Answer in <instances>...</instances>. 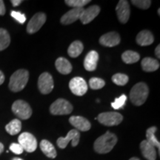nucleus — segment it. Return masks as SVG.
<instances>
[{
	"instance_id": "obj_1",
	"label": "nucleus",
	"mask_w": 160,
	"mask_h": 160,
	"mask_svg": "<svg viewBox=\"0 0 160 160\" xmlns=\"http://www.w3.org/2000/svg\"><path fill=\"white\" fill-rule=\"evenodd\" d=\"M117 142V137L114 133L107 131L105 134L99 137L94 142L95 151L98 153H108L113 148Z\"/></svg>"
},
{
	"instance_id": "obj_2",
	"label": "nucleus",
	"mask_w": 160,
	"mask_h": 160,
	"mask_svg": "<svg viewBox=\"0 0 160 160\" xmlns=\"http://www.w3.org/2000/svg\"><path fill=\"white\" fill-rule=\"evenodd\" d=\"M29 79V73L27 70L19 69L12 74L10 78L9 88L13 92L22 91Z\"/></svg>"
},
{
	"instance_id": "obj_3",
	"label": "nucleus",
	"mask_w": 160,
	"mask_h": 160,
	"mask_svg": "<svg viewBox=\"0 0 160 160\" xmlns=\"http://www.w3.org/2000/svg\"><path fill=\"white\" fill-rule=\"evenodd\" d=\"M149 94V89L148 85L144 82H139L132 88L130 92V99L131 102L136 106L142 105Z\"/></svg>"
},
{
	"instance_id": "obj_4",
	"label": "nucleus",
	"mask_w": 160,
	"mask_h": 160,
	"mask_svg": "<svg viewBox=\"0 0 160 160\" xmlns=\"http://www.w3.org/2000/svg\"><path fill=\"white\" fill-rule=\"evenodd\" d=\"M73 111V106L69 102L64 99H58L52 103L50 112L53 115H67Z\"/></svg>"
},
{
	"instance_id": "obj_5",
	"label": "nucleus",
	"mask_w": 160,
	"mask_h": 160,
	"mask_svg": "<svg viewBox=\"0 0 160 160\" xmlns=\"http://www.w3.org/2000/svg\"><path fill=\"white\" fill-rule=\"evenodd\" d=\"M12 111L21 119H28L31 117L32 109L31 106L23 100H17L12 105Z\"/></svg>"
},
{
	"instance_id": "obj_6",
	"label": "nucleus",
	"mask_w": 160,
	"mask_h": 160,
	"mask_svg": "<svg viewBox=\"0 0 160 160\" xmlns=\"http://www.w3.org/2000/svg\"><path fill=\"white\" fill-rule=\"evenodd\" d=\"M97 119L105 126H115L122 122L123 117L117 112H105L99 114Z\"/></svg>"
},
{
	"instance_id": "obj_7",
	"label": "nucleus",
	"mask_w": 160,
	"mask_h": 160,
	"mask_svg": "<svg viewBox=\"0 0 160 160\" xmlns=\"http://www.w3.org/2000/svg\"><path fill=\"white\" fill-rule=\"evenodd\" d=\"M19 144L22 147L24 151L32 153L37 148V141L34 136L28 132H24L18 138Z\"/></svg>"
},
{
	"instance_id": "obj_8",
	"label": "nucleus",
	"mask_w": 160,
	"mask_h": 160,
	"mask_svg": "<svg viewBox=\"0 0 160 160\" xmlns=\"http://www.w3.org/2000/svg\"><path fill=\"white\" fill-rule=\"evenodd\" d=\"M54 84L52 76L45 72L39 76L38 79V88L42 94H48L53 91Z\"/></svg>"
},
{
	"instance_id": "obj_9",
	"label": "nucleus",
	"mask_w": 160,
	"mask_h": 160,
	"mask_svg": "<svg viewBox=\"0 0 160 160\" xmlns=\"http://www.w3.org/2000/svg\"><path fill=\"white\" fill-rule=\"evenodd\" d=\"M69 88L73 94L79 97L85 95L88 91V85L85 80L79 77L73 78L70 81Z\"/></svg>"
},
{
	"instance_id": "obj_10",
	"label": "nucleus",
	"mask_w": 160,
	"mask_h": 160,
	"mask_svg": "<svg viewBox=\"0 0 160 160\" xmlns=\"http://www.w3.org/2000/svg\"><path fill=\"white\" fill-rule=\"evenodd\" d=\"M80 138L79 132L76 129H73L68 133L66 137H59L57 139V145L62 149L65 148L70 142H72V146L76 147L79 144Z\"/></svg>"
},
{
	"instance_id": "obj_11",
	"label": "nucleus",
	"mask_w": 160,
	"mask_h": 160,
	"mask_svg": "<svg viewBox=\"0 0 160 160\" xmlns=\"http://www.w3.org/2000/svg\"><path fill=\"white\" fill-rule=\"evenodd\" d=\"M46 22V15L44 13H37L31 18L27 25V32L30 34L37 33Z\"/></svg>"
},
{
	"instance_id": "obj_12",
	"label": "nucleus",
	"mask_w": 160,
	"mask_h": 160,
	"mask_svg": "<svg viewBox=\"0 0 160 160\" xmlns=\"http://www.w3.org/2000/svg\"><path fill=\"white\" fill-rule=\"evenodd\" d=\"M116 11L120 22L122 24L127 23L131 14V8L128 2L125 0H120L116 7Z\"/></svg>"
},
{
	"instance_id": "obj_13",
	"label": "nucleus",
	"mask_w": 160,
	"mask_h": 160,
	"mask_svg": "<svg viewBox=\"0 0 160 160\" xmlns=\"http://www.w3.org/2000/svg\"><path fill=\"white\" fill-rule=\"evenodd\" d=\"M100 12V8L98 5H92L88 8L83 9L80 15L79 19L84 25L88 24L93 21Z\"/></svg>"
},
{
	"instance_id": "obj_14",
	"label": "nucleus",
	"mask_w": 160,
	"mask_h": 160,
	"mask_svg": "<svg viewBox=\"0 0 160 160\" xmlns=\"http://www.w3.org/2000/svg\"><path fill=\"white\" fill-rule=\"evenodd\" d=\"M99 43L105 47H114L120 43V37L117 32H110L100 37Z\"/></svg>"
},
{
	"instance_id": "obj_15",
	"label": "nucleus",
	"mask_w": 160,
	"mask_h": 160,
	"mask_svg": "<svg viewBox=\"0 0 160 160\" xmlns=\"http://www.w3.org/2000/svg\"><path fill=\"white\" fill-rule=\"evenodd\" d=\"M69 122L73 127L77 128L76 130H77L78 131H88L91 128V122L88 120L80 116L71 117L69 119Z\"/></svg>"
},
{
	"instance_id": "obj_16",
	"label": "nucleus",
	"mask_w": 160,
	"mask_h": 160,
	"mask_svg": "<svg viewBox=\"0 0 160 160\" xmlns=\"http://www.w3.org/2000/svg\"><path fill=\"white\" fill-rule=\"evenodd\" d=\"M84 8H73L62 17L60 22L62 25H70L79 19L80 15Z\"/></svg>"
},
{
	"instance_id": "obj_17",
	"label": "nucleus",
	"mask_w": 160,
	"mask_h": 160,
	"mask_svg": "<svg viewBox=\"0 0 160 160\" xmlns=\"http://www.w3.org/2000/svg\"><path fill=\"white\" fill-rule=\"evenodd\" d=\"M99 61V54L97 51H90L84 60V67L88 71H93L97 68V62Z\"/></svg>"
},
{
	"instance_id": "obj_18",
	"label": "nucleus",
	"mask_w": 160,
	"mask_h": 160,
	"mask_svg": "<svg viewBox=\"0 0 160 160\" xmlns=\"http://www.w3.org/2000/svg\"><path fill=\"white\" fill-rule=\"evenodd\" d=\"M140 149L143 157L148 160H156L157 151L155 147L151 145L147 140H143L140 144Z\"/></svg>"
},
{
	"instance_id": "obj_19",
	"label": "nucleus",
	"mask_w": 160,
	"mask_h": 160,
	"mask_svg": "<svg viewBox=\"0 0 160 160\" xmlns=\"http://www.w3.org/2000/svg\"><path fill=\"white\" fill-rule=\"evenodd\" d=\"M137 42L141 46H148L154 41V37L151 31L144 30L140 31L137 36Z\"/></svg>"
},
{
	"instance_id": "obj_20",
	"label": "nucleus",
	"mask_w": 160,
	"mask_h": 160,
	"mask_svg": "<svg viewBox=\"0 0 160 160\" xmlns=\"http://www.w3.org/2000/svg\"><path fill=\"white\" fill-rule=\"evenodd\" d=\"M55 66L57 71L62 74H68L72 71V65L67 59L64 57H59L56 60Z\"/></svg>"
},
{
	"instance_id": "obj_21",
	"label": "nucleus",
	"mask_w": 160,
	"mask_h": 160,
	"mask_svg": "<svg viewBox=\"0 0 160 160\" xmlns=\"http://www.w3.org/2000/svg\"><path fill=\"white\" fill-rule=\"evenodd\" d=\"M142 70L145 72H153L158 70L159 68V62L157 59L151 57H145L142 60L141 62Z\"/></svg>"
},
{
	"instance_id": "obj_22",
	"label": "nucleus",
	"mask_w": 160,
	"mask_h": 160,
	"mask_svg": "<svg viewBox=\"0 0 160 160\" xmlns=\"http://www.w3.org/2000/svg\"><path fill=\"white\" fill-rule=\"evenodd\" d=\"M39 146L44 154L47 156L48 157L51 158V159H54V158L57 157V153L54 146L52 145L49 141H48V140L46 139L42 140Z\"/></svg>"
},
{
	"instance_id": "obj_23",
	"label": "nucleus",
	"mask_w": 160,
	"mask_h": 160,
	"mask_svg": "<svg viewBox=\"0 0 160 160\" xmlns=\"http://www.w3.org/2000/svg\"><path fill=\"white\" fill-rule=\"evenodd\" d=\"M84 46L82 42L80 41H74L71 43L68 49V53L70 57L72 58H76L81 54L82 52L83 51Z\"/></svg>"
},
{
	"instance_id": "obj_24",
	"label": "nucleus",
	"mask_w": 160,
	"mask_h": 160,
	"mask_svg": "<svg viewBox=\"0 0 160 160\" xmlns=\"http://www.w3.org/2000/svg\"><path fill=\"white\" fill-rule=\"evenodd\" d=\"M22 129V123L19 119H13L11 122H9L5 126V130L9 134L12 136L17 135L21 131Z\"/></svg>"
},
{
	"instance_id": "obj_25",
	"label": "nucleus",
	"mask_w": 160,
	"mask_h": 160,
	"mask_svg": "<svg viewBox=\"0 0 160 160\" xmlns=\"http://www.w3.org/2000/svg\"><path fill=\"white\" fill-rule=\"evenodd\" d=\"M140 59V56L137 52L126 51L122 55V59L126 64H133L137 62Z\"/></svg>"
},
{
	"instance_id": "obj_26",
	"label": "nucleus",
	"mask_w": 160,
	"mask_h": 160,
	"mask_svg": "<svg viewBox=\"0 0 160 160\" xmlns=\"http://www.w3.org/2000/svg\"><path fill=\"white\" fill-rule=\"evenodd\" d=\"M157 131V128L156 127H151L146 131V138H147V141L153 145V147L158 148L159 149L160 144L159 142L158 141L157 137H155V133Z\"/></svg>"
},
{
	"instance_id": "obj_27",
	"label": "nucleus",
	"mask_w": 160,
	"mask_h": 160,
	"mask_svg": "<svg viewBox=\"0 0 160 160\" xmlns=\"http://www.w3.org/2000/svg\"><path fill=\"white\" fill-rule=\"evenodd\" d=\"M11 43V37L5 29L0 28V51L8 47Z\"/></svg>"
},
{
	"instance_id": "obj_28",
	"label": "nucleus",
	"mask_w": 160,
	"mask_h": 160,
	"mask_svg": "<svg viewBox=\"0 0 160 160\" xmlns=\"http://www.w3.org/2000/svg\"><path fill=\"white\" fill-rule=\"evenodd\" d=\"M129 77L124 73H116L112 77V81L116 85L119 86H124L128 83Z\"/></svg>"
},
{
	"instance_id": "obj_29",
	"label": "nucleus",
	"mask_w": 160,
	"mask_h": 160,
	"mask_svg": "<svg viewBox=\"0 0 160 160\" xmlns=\"http://www.w3.org/2000/svg\"><path fill=\"white\" fill-rule=\"evenodd\" d=\"M66 5L73 8H83L85 5L91 2L90 0H66Z\"/></svg>"
},
{
	"instance_id": "obj_30",
	"label": "nucleus",
	"mask_w": 160,
	"mask_h": 160,
	"mask_svg": "<svg viewBox=\"0 0 160 160\" xmlns=\"http://www.w3.org/2000/svg\"><path fill=\"white\" fill-rule=\"evenodd\" d=\"M90 88L93 90H99L102 88L105 85V82L102 79L97 77H93L89 80Z\"/></svg>"
},
{
	"instance_id": "obj_31",
	"label": "nucleus",
	"mask_w": 160,
	"mask_h": 160,
	"mask_svg": "<svg viewBox=\"0 0 160 160\" xmlns=\"http://www.w3.org/2000/svg\"><path fill=\"white\" fill-rule=\"evenodd\" d=\"M131 2L136 7L143 10L149 8L151 5V1L150 0H132Z\"/></svg>"
},
{
	"instance_id": "obj_32",
	"label": "nucleus",
	"mask_w": 160,
	"mask_h": 160,
	"mask_svg": "<svg viewBox=\"0 0 160 160\" xmlns=\"http://www.w3.org/2000/svg\"><path fill=\"white\" fill-rule=\"evenodd\" d=\"M126 100H127V97L125 94L121 95L119 98H117L113 102L111 103V106L115 110H118L121 108H122L125 105Z\"/></svg>"
},
{
	"instance_id": "obj_33",
	"label": "nucleus",
	"mask_w": 160,
	"mask_h": 160,
	"mask_svg": "<svg viewBox=\"0 0 160 160\" xmlns=\"http://www.w3.org/2000/svg\"><path fill=\"white\" fill-rule=\"evenodd\" d=\"M11 15L12 17L14 18V19L17 20V21H18L19 23H21V24L25 23V22L26 21V17H25V14L20 13V12L11 11Z\"/></svg>"
},
{
	"instance_id": "obj_34",
	"label": "nucleus",
	"mask_w": 160,
	"mask_h": 160,
	"mask_svg": "<svg viewBox=\"0 0 160 160\" xmlns=\"http://www.w3.org/2000/svg\"><path fill=\"white\" fill-rule=\"evenodd\" d=\"M10 150H11L13 153H14L15 154L17 155L22 154L24 151L22 147L19 143H12L11 145H10Z\"/></svg>"
},
{
	"instance_id": "obj_35",
	"label": "nucleus",
	"mask_w": 160,
	"mask_h": 160,
	"mask_svg": "<svg viewBox=\"0 0 160 160\" xmlns=\"http://www.w3.org/2000/svg\"><path fill=\"white\" fill-rule=\"evenodd\" d=\"M5 6L2 0H0V16L5 14Z\"/></svg>"
},
{
	"instance_id": "obj_36",
	"label": "nucleus",
	"mask_w": 160,
	"mask_h": 160,
	"mask_svg": "<svg viewBox=\"0 0 160 160\" xmlns=\"http://www.w3.org/2000/svg\"><path fill=\"white\" fill-rule=\"evenodd\" d=\"M11 2L13 7H17V6H19L20 4L22 2V0H11Z\"/></svg>"
},
{
	"instance_id": "obj_37",
	"label": "nucleus",
	"mask_w": 160,
	"mask_h": 160,
	"mask_svg": "<svg viewBox=\"0 0 160 160\" xmlns=\"http://www.w3.org/2000/svg\"><path fill=\"white\" fill-rule=\"evenodd\" d=\"M160 46L158 45L155 49V54L158 57V59H160Z\"/></svg>"
},
{
	"instance_id": "obj_38",
	"label": "nucleus",
	"mask_w": 160,
	"mask_h": 160,
	"mask_svg": "<svg viewBox=\"0 0 160 160\" xmlns=\"http://www.w3.org/2000/svg\"><path fill=\"white\" fill-rule=\"evenodd\" d=\"M4 81H5V75H4L2 72L0 71V85L3 84Z\"/></svg>"
},
{
	"instance_id": "obj_39",
	"label": "nucleus",
	"mask_w": 160,
	"mask_h": 160,
	"mask_svg": "<svg viewBox=\"0 0 160 160\" xmlns=\"http://www.w3.org/2000/svg\"><path fill=\"white\" fill-rule=\"evenodd\" d=\"M4 151V145L2 143L0 142V155H1V153H2Z\"/></svg>"
},
{
	"instance_id": "obj_40",
	"label": "nucleus",
	"mask_w": 160,
	"mask_h": 160,
	"mask_svg": "<svg viewBox=\"0 0 160 160\" xmlns=\"http://www.w3.org/2000/svg\"><path fill=\"white\" fill-rule=\"evenodd\" d=\"M129 160H140V159H138V158H137V157H132Z\"/></svg>"
},
{
	"instance_id": "obj_41",
	"label": "nucleus",
	"mask_w": 160,
	"mask_h": 160,
	"mask_svg": "<svg viewBox=\"0 0 160 160\" xmlns=\"http://www.w3.org/2000/svg\"><path fill=\"white\" fill-rule=\"evenodd\" d=\"M12 160H24V159H21V158H18V157H15V158H13V159Z\"/></svg>"
}]
</instances>
